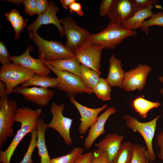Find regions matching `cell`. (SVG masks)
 Returning a JSON list of instances; mask_svg holds the SVG:
<instances>
[{
  "label": "cell",
  "mask_w": 163,
  "mask_h": 163,
  "mask_svg": "<svg viewBox=\"0 0 163 163\" xmlns=\"http://www.w3.org/2000/svg\"><path fill=\"white\" fill-rule=\"evenodd\" d=\"M42 113L40 108L33 110L26 107L18 108L15 115V122L20 123L21 127L7 149L5 151H0V162L10 163L11 158L19 143L27 134L31 133L36 129Z\"/></svg>",
  "instance_id": "1"
},
{
  "label": "cell",
  "mask_w": 163,
  "mask_h": 163,
  "mask_svg": "<svg viewBox=\"0 0 163 163\" xmlns=\"http://www.w3.org/2000/svg\"><path fill=\"white\" fill-rule=\"evenodd\" d=\"M6 91L5 85L0 81V149L8 138L12 136L18 108L16 101L11 100Z\"/></svg>",
  "instance_id": "2"
},
{
  "label": "cell",
  "mask_w": 163,
  "mask_h": 163,
  "mask_svg": "<svg viewBox=\"0 0 163 163\" xmlns=\"http://www.w3.org/2000/svg\"><path fill=\"white\" fill-rule=\"evenodd\" d=\"M29 38L37 46L39 58L44 61L49 62L76 57L74 52L65 45L57 41L45 40L37 32H30Z\"/></svg>",
  "instance_id": "3"
},
{
  "label": "cell",
  "mask_w": 163,
  "mask_h": 163,
  "mask_svg": "<svg viewBox=\"0 0 163 163\" xmlns=\"http://www.w3.org/2000/svg\"><path fill=\"white\" fill-rule=\"evenodd\" d=\"M137 34L136 31L125 29L121 24L110 22L101 32L91 34L88 41L101 45L105 48L112 49L125 39L135 36Z\"/></svg>",
  "instance_id": "4"
},
{
  "label": "cell",
  "mask_w": 163,
  "mask_h": 163,
  "mask_svg": "<svg viewBox=\"0 0 163 163\" xmlns=\"http://www.w3.org/2000/svg\"><path fill=\"white\" fill-rule=\"evenodd\" d=\"M160 116V115H158L150 121L145 122H141L136 118L128 114H126L123 117L127 128L134 132H138L143 138L146 145L151 163L153 162L156 159L152 141L155 135L157 122Z\"/></svg>",
  "instance_id": "5"
},
{
  "label": "cell",
  "mask_w": 163,
  "mask_h": 163,
  "mask_svg": "<svg viewBox=\"0 0 163 163\" xmlns=\"http://www.w3.org/2000/svg\"><path fill=\"white\" fill-rule=\"evenodd\" d=\"M35 74L30 70L14 62L2 65L0 67V81L5 85L8 94H11L14 88L28 80Z\"/></svg>",
  "instance_id": "6"
},
{
  "label": "cell",
  "mask_w": 163,
  "mask_h": 163,
  "mask_svg": "<svg viewBox=\"0 0 163 163\" xmlns=\"http://www.w3.org/2000/svg\"><path fill=\"white\" fill-rule=\"evenodd\" d=\"M44 61L48 67L55 74L59 80L56 88L65 92L69 98L74 97L77 94L93 93L92 90L86 87L79 76L58 70Z\"/></svg>",
  "instance_id": "7"
},
{
  "label": "cell",
  "mask_w": 163,
  "mask_h": 163,
  "mask_svg": "<svg viewBox=\"0 0 163 163\" xmlns=\"http://www.w3.org/2000/svg\"><path fill=\"white\" fill-rule=\"evenodd\" d=\"M104 47L87 41L74 51L76 58L82 64L101 75V54Z\"/></svg>",
  "instance_id": "8"
},
{
  "label": "cell",
  "mask_w": 163,
  "mask_h": 163,
  "mask_svg": "<svg viewBox=\"0 0 163 163\" xmlns=\"http://www.w3.org/2000/svg\"><path fill=\"white\" fill-rule=\"evenodd\" d=\"M60 20L66 37V41L65 45L74 52L88 41L91 34L88 30L78 25L70 17Z\"/></svg>",
  "instance_id": "9"
},
{
  "label": "cell",
  "mask_w": 163,
  "mask_h": 163,
  "mask_svg": "<svg viewBox=\"0 0 163 163\" xmlns=\"http://www.w3.org/2000/svg\"><path fill=\"white\" fill-rule=\"evenodd\" d=\"M64 109V105L63 104L59 105L55 102L52 103L50 111L52 118L50 122L47 124V126L48 128L57 131L65 143L70 145L73 142L70 136V130L73 120L64 116L63 112Z\"/></svg>",
  "instance_id": "10"
},
{
  "label": "cell",
  "mask_w": 163,
  "mask_h": 163,
  "mask_svg": "<svg viewBox=\"0 0 163 163\" xmlns=\"http://www.w3.org/2000/svg\"><path fill=\"white\" fill-rule=\"evenodd\" d=\"M152 70V68L147 64H139L135 68L126 72L122 88L126 91L142 90Z\"/></svg>",
  "instance_id": "11"
},
{
  "label": "cell",
  "mask_w": 163,
  "mask_h": 163,
  "mask_svg": "<svg viewBox=\"0 0 163 163\" xmlns=\"http://www.w3.org/2000/svg\"><path fill=\"white\" fill-rule=\"evenodd\" d=\"M12 93L21 94L26 100L42 107L48 104L55 94L54 91L48 88L37 86L24 87L21 86L16 87Z\"/></svg>",
  "instance_id": "12"
},
{
  "label": "cell",
  "mask_w": 163,
  "mask_h": 163,
  "mask_svg": "<svg viewBox=\"0 0 163 163\" xmlns=\"http://www.w3.org/2000/svg\"><path fill=\"white\" fill-rule=\"evenodd\" d=\"M33 47L28 46L26 50L21 55L11 56L10 60L18 64L33 72L35 74L49 76L51 70L41 59H35L30 54Z\"/></svg>",
  "instance_id": "13"
},
{
  "label": "cell",
  "mask_w": 163,
  "mask_h": 163,
  "mask_svg": "<svg viewBox=\"0 0 163 163\" xmlns=\"http://www.w3.org/2000/svg\"><path fill=\"white\" fill-rule=\"evenodd\" d=\"M69 99L78 110L80 115L81 123L78 130L79 133L81 134H84L86 133L88 128L96 122L100 113L107 109L108 107L107 105L104 104L97 108H91L80 104L75 99L74 97H70Z\"/></svg>",
  "instance_id": "14"
},
{
  "label": "cell",
  "mask_w": 163,
  "mask_h": 163,
  "mask_svg": "<svg viewBox=\"0 0 163 163\" xmlns=\"http://www.w3.org/2000/svg\"><path fill=\"white\" fill-rule=\"evenodd\" d=\"M59 11V8L53 1H50L46 11L38 15L37 19L28 27L27 30L30 31L37 32L39 28L43 25L52 24L58 28L60 35L64 34L63 27L56 14Z\"/></svg>",
  "instance_id": "15"
},
{
  "label": "cell",
  "mask_w": 163,
  "mask_h": 163,
  "mask_svg": "<svg viewBox=\"0 0 163 163\" xmlns=\"http://www.w3.org/2000/svg\"><path fill=\"white\" fill-rule=\"evenodd\" d=\"M137 9L132 0H114L107 16L110 22L121 24L129 18Z\"/></svg>",
  "instance_id": "16"
},
{
  "label": "cell",
  "mask_w": 163,
  "mask_h": 163,
  "mask_svg": "<svg viewBox=\"0 0 163 163\" xmlns=\"http://www.w3.org/2000/svg\"><path fill=\"white\" fill-rule=\"evenodd\" d=\"M117 110L113 107L107 108L104 112L97 117L95 123L91 127L84 142L86 149L90 148L94 141L105 132L104 126L110 117L115 113Z\"/></svg>",
  "instance_id": "17"
},
{
  "label": "cell",
  "mask_w": 163,
  "mask_h": 163,
  "mask_svg": "<svg viewBox=\"0 0 163 163\" xmlns=\"http://www.w3.org/2000/svg\"><path fill=\"white\" fill-rule=\"evenodd\" d=\"M124 137L117 133L107 135L98 143L95 144L98 149L104 152L111 163L117 155Z\"/></svg>",
  "instance_id": "18"
},
{
  "label": "cell",
  "mask_w": 163,
  "mask_h": 163,
  "mask_svg": "<svg viewBox=\"0 0 163 163\" xmlns=\"http://www.w3.org/2000/svg\"><path fill=\"white\" fill-rule=\"evenodd\" d=\"M126 72L122 68L121 60L112 55L109 60L108 73L106 78L110 86L122 88Z\"/></svg>",
  "instance_id": "19"
},
{
  "label": "cell",
  "mask_w": 163,
  "mask_h": 163,
  "mask_svg": "<svg viewBox=\"0 0 163 163\" xmlns=\"http://www.w3.org/2000/svg\"><path fill=\"white\" fill-rule=\"evenodd\" d=\"M43 118L39 117L36 127L37 134V147L40 157V163H51V159L49 155L45 141V132L48 128Z\"/></svg>",
  "instance_id": "20"
},
{
  "label": "cell",
  "mask_w": 163,
  "mask_h": 163,
  "mask_svg": "<svg viewBox=\"0 0 163 163\" xmlns=\"http://www.w3.org/2000/svg\"><path fill=\"white\" fill-rule=\"evenodd\" d=\"M153 5L144 8L138 9L127 20L121 24L125 29L131 30L141 28L144 22L154 14Z\"/></svg>",
  "instance_id": "21"
},
{
  "label": "cell",
  "mask_w": 163,
  "mask_h": 163,
  "mask_svg": "<svg viewBox=\"0 0 163 163\" xmlns=\"http://www.w3.org/2000/svg\"><path fill=\"white\" fill-rule=\"evenodd\" d=\"M45 61L58 70L69 72L80 76L81 64L76 57Z\"/></svg>",
  "instance_id": "22"
},
{
  "label": "cell",
  "mask_w": 163,
  "mask_h": 163,
  "mask_svg": "<svg viewBox=\"0 0 163 163\" xmlns=\"http://www.w3.org/2000/svg\"><path fill=\"white\" fill-rule=\"evenodd\" d=\"M57 78H51L49 76L35 74L28 80L22 84L24 87L37 86L45 88H55L59 83Z\"/></svg>",
  "instance_id": "23"
},
{
  "label": "cell",
  "mask_w": 163,
  "mask_h": 163,
  "mask_svg": "<svg viewBox=\"0 0 163 163\" xmlns=\"http://www.w3.org/2000/svg\"><path fill=\"white\" fill-rule=\"evenodd\" d=\"M161 104L160 102L151 101L142 97L139 96L133 100L132 106L140 116L145 118L150 110L160 107Z\"/></svg>",
  "instance_id": "24"
},
{
  "label": "cell",
  "mask_w": 163,
  "mask_h": 163,
  "mask_svg": "<svg viewBox=\"0 0 163 163\" xmlns=\"http://www.w3.org/2000/svg\"><path fill=\"white\" fill-rule=\"evenodd\" d=\"M101 75L97 72L81 64L80 77L86 87L92 91L98 82Z\"/></svg>",
  "instance_id": "25"
},
{
  "label": "cell",
  "mask_w": 163,
  "mask_h": 163,
  "mask_svg": "<svg viewBox=\"0 0 163 163\" xmlns=\"http://www.w3.org/2000/svg\"><path fill=\"white\" fill-rule=\"evenodd\" d=\"M134 145L130 142L122 143L120 148L111 163H131L133 157Z\"/></svg>",
  "instance_id": "26"
},
{
  "label": "cell",
  "mask_w": 163,
  "mask_h": 163,
  "mask_svg": "<svg viewBox=\"0 0 163 163\" xmlns=\"http://www.w3.org/2000/svg\"><path fill=\"white\" fill-rule=\"evenodd\" d=\"M111 87L106 79L101 78L93 92L99 99L108 101L111 99Z\"/></svg>",
  "instance_id": "27"
},
{
  "label": "cell",
  "mask_w": 163,
  "mask_h": 163,
  "mask_svg": "<svg viewBox=\"0 0 163 163\" xmlns=\"http://www.w3.org/2000/svg\"><path fill=\"white\" fill-rule=\"evenodd\" d=\"M84 149L80 147H75L66 155L51 159V163H74L81 155Z\"/></svg>",
  "instance_id": "28"
},
{
  "label": "cell",
  "mask_w": 163,
  "mask_h": 163,
  "mask_svg": "<svg viewBox=\"0 0 163 163\" xmlns=\"http://www.w3.org/2000/svg\"><path fill=\"white\" fill-rule=\"evenodd\" d=\"M149 159L147 148L138 144L134 145L131 163H149Z\"/></svg>",
  "instance_id": "29"
},
{
  "label": "cell",
  "mask_w": 163,
  "mask_h": 163,
  "mask_svg": "<svg viewBox=\"0 0 163 163\" xmlns=\"http://www.w3.org/2000/svg\"><path fill=\"white\" fill-rule=\"evenodd\" d=\"M159 26L163 28V12L160 11L154 13L151 17L145 21L140 28L146 35L149 33V27Z\"/></svg>",
  "instance_id": "30"
},
{
  "label": "cell",
  "mask_w": 163,
  "mask_h": 163,
  "mask_svg": "<svg viewBox=\"0 0 163 163\" xmlns=\"http://www.w3.org/2000/svg\"><path fill=\"white\" fill-rule=\"evenodd\" d=\"M31 139L27 150L20 163H33L32 157L35 149L37 147V134L36 129L31 133Z\"/></svg>",
  "instance_id": "31"
},
{
  "label": "cell",
  "mask_w": 163,
  "mask_h": 163,
  "mask_svg": "<svg viewBox=\"0 0 163 163\" xmlns=\"http://www.w3.org/2000/svg\"><path fill=\"white\" fill-rule=\"evenodd\" d=\"M27 20L24 19L20 15L11 25L15 31L14 38L18 40L20 33L22 30L27 26Z\"/></svg>",
  "instance_id": "32"
},
{
  "label": "cell",
  "mask_w": 163,
  "mask_h": 163,
  "mask_svg": "<svg viewBox=\"0 0 163 163\" xmlns=\"http://www.w3.org/2000/svg\"><path fill=\"white\" fill-rule=\"evenodd\" d=\"M92 152V163H110L106 154L97 149Z\"/></svg>",
  "instance_id": "33"
},
{
  "label": "cell",
  "mask_w": 163,
  "mask_h": 163,
  "mask_svg": "<svg viewBox=\"0 0 163 163\" xmlns=\"http://www.w3.org/2000/svg\"><path fill=\"white\" fill-rule=\"evenodd\" d=\"M11 56L5 43L0 41V62L2 65H7L10 63Z\"/></svg>",
  "instance_id": "34"
},
{
  "label": "cell",
  "mask_w": 163,
  "mask_h": 163,
  "mask_svg": "<svg viewBox=\"0 0 163 163\" xmlns=\"http://www.w3.org/2000/svg\"><path fill=\"white\" fill-rule=\"evenodd\" d=\"M22 3L24 5L25 11L27 14L31 16L37 14L35 0H22Z\"/></svg>",
  "instance_id": "35"
},
{
  "label": "cell",
  "mask_w": 163,
  "mask_h": 163,
  "mask_svg": "<svg viewBox=\"0 0 163 163\" xmlns=\"http://www.w3.org/2000/svg\"><path fill=\"white\" fill-rule=\"evenodd\" d=\"M114 0H102L100 4L99 14L101 17L107 16L114 2Z\"/></svg>",
  "instance_id": "36"
},
{
  "label": "cell",
  "mask_w": 163,
  "mask_h": 163,
  "mask_svg": "<svg viewBox=\"0 0 163 163\" xmlns=\"http://www.w3.org/2000/svg\"><path fill=\"white\" fill-rule=\"evenodd\" d=\"M135 6L138 9L144 8L150 6L158 5L159 1L157 0H132Z\"/></svg>",
  "instance_id": "37"
},
{
  "label": "cell",
  "mask_w": 163,
  "mask_h": 163,
  "mask_svg": "<svg viewBox=\"0 0 163 163\" xmlns=\"http://www.w3.org/2000/svg\"><path fill=\"white\" fill-rule=\"evenodd\" d=\"M37 14L39 15L43 13L46 10L50 2L47 0H35Z\"/></svg>",
  "instance_id": "38"
},
{
  "label": "cell",
  "mask_w": 163,
  "mask_h": 163,
  "mask_svg": "<svg viewBox=\"0 0 163 163\" xmlns=\"http://www.w3.org/2000/svg\"><path fill=\"white\" fill-rule=\"evenodd\" d=\"M69 9L71 13L75 12L81 17L84 15L82 5L76 1L74 2L70 5Z\"/></svg>",
  "instance_id": "39"
},
{
  "label": "cell",
  "mask_w": 163,
  "mask_h": 163,
  "mask_svg": "<svg viewBox=\"0 0 163 163\" xmlns=\"http://www.w3.org/2000/svg\"><path fill=\"white\" fill-rule=\"evenodd\" d=\"M7 20L12 25L20 15V12L16 9H13L5 14Z\"/></svg>",
  "instance_id": "40"
},
{
  "label": "cell",
  "mask_w": 163,
  "mask_h": 163,
  "mask_svg": "<svg viewBox=\"0 0 163 163\" xmlns=\"http://www.w3.org/2000/svg\"><path fill=\"white\" fill-rule=\"evenodd\" d=\"M92 152H89L81 155L74 163H92Z\"/></svg>",
  "instance_id": "41"
},
{
  "label": "cell",
  "mask_w": 163,
  "mask_h": 163,
  "mask_svg": "<svg viewBox=\"0 0 163 163\" xmlns=\"http://www.w3.org/2000/svg\"><path fill=\"white\" fill-rule=\"evenodd\" d=\"M156 143L160 149L158 157L163 162V131L158 135Z\"/></svg>",
  "instance_id": "42"
},
{
  "label": "cell",
  "mask_w": 163,
  "mask_h": 163,
  "mask_svg": "<svg viewBox=\"0 0 163 163\" xmlns=\"http://www.w3.org/2000/svg\"><path fill=\"white\" fill-rule=\"evenodd\" d=\"M76 1V0H60V2L62 7L67 10L69 8V6L73 2Z\"/></svg>",
  "instance_id": "43"
},
{
  "label": "cell",
  "mask_w": 163,
  "mask_h": 163,
  "mask_svg": "<svg viewBox=\"0 0 163 163\" xmlns=\"http://www.w3.org/2000/svg\"><path fill=\"white\" fill-rule=\"evenodd\" d=\"M22 1L21 0H7L6 1H8V2H10L13 4H15L18 5H20L21 3H22Z\"/></svg>",
  "instance_id": "44"
},
{
  "label": "cell",
  "mask_w": 163,
  "mask_h": 163,
  "mask_svg": "<svg viewBox=\"0 0 163 163\" xmlns=\"http://www.w3.org/2000/svg\"><path fill=\"white\" fill-rule=\"evenodd\" d=\"M158 79L159 82L163 84V75L159 76Z\"/></svg>",
  "instance_id": "45"
},
{
  "label": "cell",
  "mask_w": 163,
  "mask_h": 163,
  "mask_svg": "<svg viewBox=\"0 0 163 163\" xmlns=\"http://www.w3.org/2000/svg\"><path fill=\"white\" fill-rule=\"evenodd\" d=\"M160 93L163 95V88L161 89L160 90ZM162 113L163 115V109L162 110Z\"/></svg>",
  "instance_id": "46"
},
{
  "label": "cell",
  "mask_w": 163,
  "mask_h": 163,
  "mask_svg": "<svg viewBox=\"0 0 163 163\" xmlns=\"http://www.w3.org/2000/svg\"><path fill=\"white\" fill-rule=\"evenodd\" d=\"M154 163V162H152V163Z\"/></svg>",
  "instance_id": "47"
}]
</instances>
